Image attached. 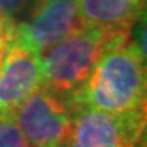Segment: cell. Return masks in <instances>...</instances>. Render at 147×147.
<instances>
[{
	"mask_svg": "<svg viewBox=\"0 0 147 147\" xmlns=\"http://www.w3.org/2000/svg\"><path fill=\"white\" fill-rule=\"evenodd\" d=\"M146 53L137 42L107 51L89 80L65 101L71 111L92 108L108 113L146 110Z\"/></svg>",
	"mask_w": 147,
	"mask_h": 147,
	"instance_id": "6da1fadb",
	"label": "cell"
},
{
	"mask_svg": "<svg viewBox=\"0 0 147 147\" xmlns=\"http://www.w3.org/2000/svg\"><path fill=\"white\" fill-rule=\"evenodd\" d=\"M15 20L11 17H0V66L8 54L11 45L14 44Z\"/></svg>",
	"mask_w": 147,
	"mask_h": 147,
	"instance_id": "9c48e42d",
	"label": "cell"
},
{
	"mask_svg": "<svg viewBox=\"0 0 147 147\" xmlns=\"http://www.w3.org/2000/svg\"><path fill=\"white\" fill-rule=\"evenodd\" d=\"M135 147H146V143H144V138H143V141H140Z\"/></svg>",
	"mask_w": 147,
	"mask_h": 147,
	"instance_id": "8fae6325",
	"label": "cell"
},
{
	"mask_svg": "<svg viewBox=\"0 0 147 147\" xmlns=\"http://www.w3.org/2000/svg\"><path fill=\"white\" fill-rule=\"evenodd\" d=\"M60 147H68V144H65V146H60Z\"/></svg>",
	"mask_w": 147,
	"mask_h": 147,
	"instance_id": "7c38bea8",
	"label": "cell"
},
{
	"mask_svg": "<svg viewBox=\"0 0 147 147\" xmlns=\"http://www.w3.org/2000/svg\"><path fill=\"white\" fill-rule=\"evenodd\" d=\"M84 27L78 0H32L27 18L15 23L14 44L42 54Z\"/></svg>",
	"mask_w": 147,
	"mask_h": 147,
	"instance_id": "277c9868",
	"label": "cell"
},
{
	"mask_svg": "<svg viewBox=\"0 0 147 147\" xmlns=\"http://www.w3.org/2000/svg\"><path fill=\"white\" fill-rule=\"evenodd\" d=\"M129 30L84 27L60 41L41 56L42 87L62 99L87 81L107 51L129 41Z\"/></svg>",
	"mask_w": 147,
	"mask_h": 147,
	"instance_id": "7a4b0ae2",
	"label": "cell"
},
{
	"mask_svg": "<svg viewBox=\"0 0 147 147\" xmlns=\"http://www.w3.org/2000/svg\"><path fill=\"white\" fill-rule=\"evenodd\" d=\"M146 117V110H74L68 147H135L144 138Z\"/></svg>",
	"mask_w": 147,
	"mask_h": 147,
	"instance_id": "3957f363",
	"label": "cell"
},
{
	"mask_svg": "<svg viewBox=\"0 0 147 147\" xmlns=\"http://www.w3.org/2000/svg\"><path fill=\"white\" fill-rule=\"evenodd\" d=\"M30 0H0V17H11L14 18V15L18 11H21Z\"/></svg>",
	"mask_w": 147,
	"mask_h": 147,
	"instance_id": "30bf717a",
	"label": "cell"
},
{
	"mask_svg": "<svg viewBox=\"0 0 147 147\" xmlns=\"http://www.w3.org/2000/svg\"><path fill=\"white\" fill-rule=\"evenodd\" d=\"M14 119L30 147L68 144L72 111L65 99L45 87L38 89L14 113Z\"/></svg>",
	"mask_w": 147,
	"mask_h": 147,
	"instance_id": "5b68a950",
	"label": "cell"
},
{
	"mask_svg": "<svg viewBox=\"0 0 147 147\" xmlns=\"http://www.w3.org/2000/svg\"><path fill=\"white\" fill-rule=\"evenodd\" d=\"M0 147H30L14 116L0 117Z\"/></svg>",
	"mask_w": 147,
	"mask_h": 147,
	"instance_id": "ba28073f",
	"label": "cell"
},
{
	"mask_svg": "<svg viewBox=\"0 0 147 147\" xmlns=\"http://www.w3.org/2000/svg\"><path fill=\"white\" fill-rule=\"evenodd\" d=\"M78 11L87 27L131 32L144 12V0H78Z\"/></svg>",
	"mask_w": 147,
	"mask_h": 147,
	"instance_id": "52a82bcc",
	"label": "cell"
},
{
	"mask_svg": "<svg viewBox=\"0 0 147 147\" xmlns=\"http://www.w3.org/2000/svg\"><path fill=\"white\" fill-rule=\"evenodd\" d=\"M41 56L12 44L0 66V117L14 116L32 93L42 87Z\"/></svg>",
	"mask_w": 147,
	"mask_h": 147,
	"instance_id": "8992f818",
	"label": "cell"
}]
</instances>
